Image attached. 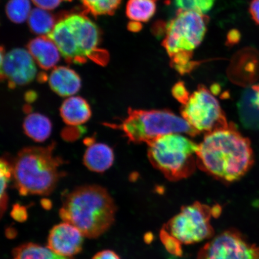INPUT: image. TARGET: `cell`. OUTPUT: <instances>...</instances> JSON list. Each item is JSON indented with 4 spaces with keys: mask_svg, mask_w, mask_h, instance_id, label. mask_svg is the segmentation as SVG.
<instances>
[{
    "mask_svg": "<svg viewBox=\"0 0 259 259\" xmlns=\"http://www.w3.org/2000/svg\"><path fill=\"white\" fill-rule=\"evenodd\" d=\"M197 167L226 184L240 180L254 163L250 139L232 122L228 127L207 133L196 153Z\"/></svg>",
    "mask_w": 259,
    "mask_h": 259,
    "instance_id": "6da1fadb",
    "label": "cell"
},
{
    "mask_svg": "<svg viewBox=\"0 0 259 259\" xmlns=\"http://www.w3.org/2000/svg\"><path fill=\"white\" fill-rule=\"evenodd\" d=\"M116 206L111 194L99 185H85L67 194L59 211L60 218L79 230L84 237L95 239L115 222Z\"/></svg>",
    "mask_w": 259,
    "mask_h": 259,
    "instance_id": "7a4b0ae2",
    "label": "cell"
},
{
    "mask_svg": "<svg viewBox=\"0 0 259 259\" xmlns=\"http://www.w3.org/2000/svg\"><path fill=\"white\" fill-rule=\"evenodd\" d=\"M48 36L57 45L66 62L83 64L89 60L105 66L108 52L100 48L101 32L87 16L72 14L58 20Z\"/></svg>",
    "mask_w": 259,
    "mask_h": 259,
    "instance_id": "3957f363",
    "label": "cell"
},
{
    "mask_svg": "<svg viewBox=\"0 0 259 259\" xmlns=\"http://www.w3.org/2000/svg\"><path fill=\"white\" fill-rule=\"evenodd\" d=\"M54 142L47 147H28L22 149L13 166L14 186L22 196L50 195L64 176L60 170L64 163L56 156Z\"/></svg>",
    "mask_w": 259,
    "mask_h": 259,
    "instance_id": "277c9868",
    "label": "cell"
},
{
    "mask_svg": "<svg viewBox=\"0 0 259 259\" xmlns=\"http://www.w3.org/2000/svg\"><path fill=\"white\" fill-rule=\"evenodd\" d=\"M209 21L201 13L178 9L166 24L162 45L170 58V64L181 74L189 73L197 65L192 61L193 51L202 43Z\"/></svg>",
    "mask_w": 259,
    "mask_h": 259,
    "instance_id": "5b68a950",
    "label": "cell"
},
{
    "mask_svg": "<svg viewBox=\"0 0 259 259\" xmlns=\"http://www.w3.org/2000/svg\"><path fill=\"white\" fill-rule=\"evenodd\" d=\"M222 207L213 206L195 202L184 206L180 212L162 228L160 239L168 252L181 256L182 246L195 244L212 238L214 235L210 219L221 214Z\"/></svg>",
    "mask_w": 259,
    "mask_h": 259,
    "instance_id": "8992f818",
    "label": "cell"
},
{
    "mask_svg": "<svg viewBox=\"0 0 259 259\" xmlns=\"http://www.w3.org/2000/svg\"><path fill=\"white\" fill-rule=\"evenodd\" d=\"M147 145L149 161L168 180L186 179L195 171L199 145L189 138L171 134L155 138Z\"/></svg>",
    "mask_w": 259,
    "mask_h": 259,
    "instance_id": "52a82bcc",
    "label": "cell"
},
{
    "mask_svg": "<svg viewBox=\"0 0 259 259\" xmlns=\"http://www.w3.org/2000/svg\"><path fill=\"white\" fill-rule=\"evenodd\" d=\"M121 130L130 142L148 144L161 136L185 134L191 137L200 134L183 118L168 110H142L129 108L128 116L119 124H106Z\"/></svg>",
    "mask_w": 259,
    "mask_h": 259,
    "instance_id": "ba28073f",
    "label": "cell"
},
{
    "mask_svg": "<svg viewBox=\"0 0 259 259\" xmlns=\"http://www.w3.org/2000/svg\"><path fill=\"white\" fill-rule=\"evenodd\" d=\"M183 118L200 134L228 127L230 123L218 100L203 85L190 96L181 110Z\"/></svg>",
    "mask_w": 259,
    "mask_h": 259,
    "instance_id": "9c48e42d",
    "label": "cell"
},
{
    "mask_svg": "<svg viewBox=\"0 0 259 259\" xmlns=\"http://www.w3.org/2000/svg\"><path fill=\"white\" fill-rule=\"evenodd\" d=\"M197 259H259V245L251 244L237 230L230 229L207 242Z\"/></svg>",
    "mask_w": 259,
    "mask_h": 259,
    "instance_id": "30bf717a",
    "label": "cell"
},
{
    "mask_svg": "<svg viewBox=\"0 0 259 259\" xmlns=\"http://www.w3.org/2000/svg\"><path fill=\"white\" fill-rule=\"evenodd\" d=\"M35 61L30 52L16 48L5 54L1 48V79L8 81L10 89L27 85L36 76Z\"/></svg>",
    "mask_w": 259,
    "mask_h": 259,
    "instance_id": "8fae6325",
    "label": "cell"
},
{
    "mask_svg": "<svg viewBox=\"0 0 259 259\" xmlns=\"http://www.w3.org/2000/svg\"><path fill=\"white\" fill-rule=\"evenodd\" d=\"M83 238L78 229L64 222L51 230L47 247L62 256L72 257L82 251Z\"/></svg>",
    "mask_w": 259,
    "mask_h": 259,
    "instance_id": "7c38bea8",
    "label": "cell"
},
{
    "mask_svg": "<svg viewBox=\"0 0 259 259\" xmlns=\"http://www.w3.org/2000/svg\"><path fill=\"white\" fill-rule=\"evenodd\" d=\"M28 51L41 69L48 70L56 66L60 60V52L48 35H40L29 42Z\"/></svg>",
    "mask_w": 259,
    "mask_h": 259,
    "instance_id": "4fadbf2b",
    "label": "cell"
},
{
    "mask_svg": "<svg viewBox=\"0 0 259 259\" xmlns=\"http://www.w3.org/2000/svg\"><path fill=\"white\" fill-rule=\"evenodd\" d=\"M52 90L61 97L75 95L81 88V79L75 71L65 66L55 67L49 77Z\"/></svg>",
    "mask_w": 259,
    "mask_h": 259,
    "instance_id": "5bb4252c",
    "label": "cell"
},
{
    "mask_svg": "<svg viewBox=\"0 0 259 259\" xmlns=\"http://www.w3.org/2000/svg\"><path fill=\"white\" fill-rule=\"evenodd\" d=\"M114 158V153L109 146L91 141L83 155V163L90 170L103 173L112 166Z\"/></svg>",
    "mask_w": 259,
    "mask_h": 259,
    "instance_id": "9a60e30c",
    "label": "cell"
},
{
    "mask_svg": "<svg viewBox=\"0 0 259 259\" xmlns=\"http://www.w3.org/2000/svg\"><path fill=\"white\" fill-rule=\"evenodd\" d=\"M92 114L89 103L79 96L67 99L60 108L61 118L66 124L70 126L85 124L89 120Z\"/></svg>",
    "mask_w": 259,
    "mask_h": 259,
    "instance_id": "2e32d148",
    "label": "cell"
},
{
    "mask_svg": "<svg viewBox=\"0 0 259 259\" xmlns=\"http://www.w3.org/2000/svg\"><path fill=\"white\" fill-rule=\"evenodd\" d=\"M23 128L29 138L37 142H43L51 136L52 123L47 116L32 113L25 118Z\"/></svg>",
    "mask_w": 259,
    "mask_h": 259,
    "instance_id": "e0dca14e",
    "label": "cell"
},
{
    "mask_svg": "<svg viewBox=\"0 0 259 259\" xmlns=\"http://www.w3.org/2000/svg\"><path fill=\"white\" fill-rule=\"evenodd\" d=\"M12 259H72L62 256L47 247L28 242L15 248L12 251Z\"/></svg>",
    "mask_w": 259,
    "mask_h": 259,
    "instance_id": "ac0fdd59",
    "label": "cell"
},
{
    "mask_svg": "<svg viewBox=\"0 0 259 259\" xmlns=\"http://www.w3.org/2000/svg\"><path fill=\"white\" fill-rule=\"evenodd\" d=\"M157 0H128L126 15L131 21L146 22L153 17L156 12Z\"/></svg>",
    "mask_w": 259,
    "mask_h": 259,
    "instance_id": "d6986e66",
    "label": "cell"
},
{
    "mask_svg": "<svg viewBox=\"0 0 259 259\" xmlns=\"http://www.w3.org/2000/svg\"><path fill=\"white\" fill-rule=\"evenodd\" d=\"M49 11L36 8L32 9L28 19L29 28L33 33L46 35L53 30L56 21Z\"/></svg>",
    "mask_w": 259,
    "mask_h": 259,
    "instance_id": "ffe728a7",
    "label": "cell"
},
{
    "mask_svg": "<svg viewBox=\"0 0 259 259\" xmlns=\"http://www.w3.org/2000/svg\"><path fill=\"white\" fill-rule=\"evenodd\" d=\"M86 11L93 16L112 15L120 6L122 0H80Z\"/></svg>",
    "mask_w": 259,
    "mask_h": 259,
    "instance_id": "44dd1931",
    "label": "cell"
},
{
    "mask_svg": "<svg viewBox=\"0 0 259 259\" xmlns=\"http://www.w3.org/2000/svg\"><path fill=\"white\" fill-rule=\"evenodd\" d=\"M31 11L30 0H9L6 7L8 18L15 24L28 20Z\"/></svg>",
    "mask_w": 259,
    "mask_h": 259,
    "instance_id": "7402d4cb",
    "label": "cell"
},
{
    "mask_svg": "<svg viewBox=\"0 0 259 259\" xmlns=\"http://www.w3.org/2000/svg\"><path fill=\"white\" fill-rule=\"evenodd\" d=\"M1 172V199H0V212L1 218L8 209L9 197L7 193L8 184L13 176L12 164L10 163L7 158L2 157L0 163Z\"/></svg>",
    "mask_w": 259,
    "mask_h": 259,
    "instance_id": "603a6c76",
    "label": "cell"
},
{
    "mask_svg": "<svg viewBox=\"0 0 259 259\" xmlns=\"http://www.w3.org/2000/svg\"><path fill=\"white\" fill-rule=\"evenodd\" d=\"M215 2V0H174V4L179 9L205 14L211 10Z\"/></svg>",
    "mask_w": 259,
    "mask_h": 259,
    "instance_id": "cb8c5ba5",
    "label": "cell"
},
{
    "mask_svg": "<svg viewBox=\"0 0 259 259\" xmlns=\"http://www.w3.org/2000/svg\"><path fill=\"white\" fill-rule=\"evenodd\" d=\"M172 94L175 98L183 105L185 104L190 96L186 86L182 82H178L173 87Z\"/></svg>",
    "mask_w": 259,
    "mask_h": 259,
    "instance_id": "d4e9b609",
    "label": "cell"
},
{
    "mask_svg": "<svg viewBox=\"0 0 259 259\" xmlns=\"http://www.w3.org/2000/svg\"><path fill=\"white\" fill-rule=\"evenodd\" d=\"M37 8L52 11L56 9L63 2H70L72 0H31Z\"/></svg>",
    "mask_w": 259,
    "mask_h": 259,
    "instance_id": "484cf974",
    "label": "cell"
},
{
    "mask_svg": "<svg viewBox=\"0 0 259 259\" xmlns=\"http://www.w3.org/2000/svg\"><path fill=\"white\" fill-rule=\"evenodd\" d=\"M11 215L15 221L18 222H24L28 219L27 209L24 206H22L19 203L15 204L13 206Z\"/></svg>",
    "mask_w": 259,
    "mask_h": 259,
    "instance_id": "4316f807",
    "label": "cell"
},
{
    "mask_svg": "<svg viewBox=\"0 0 259 259\" xmlns=\"http://www.w3.org/2000/svg\"><path fill=\"white\" fill-rule=\"evenodd\" d=\"M249 12L255 23L259 25V0H252Z\"/></svg>",
    "mask_w": 259,
    "mask_h": 259,
    "instance_id": "83f0119b",
    "label": "cell"
},
{
    "mask_svg": "<svg viewBox=\"0 0 259 259\" xmlns=\"http://www.w3.org/2000/svg\"><path fill=\"white\" fill-rule=\"evenodd\" d=\"M92 259H121L115 251L105 250L97 252Z\"/></svg>",
    "mask_w": 259,
    "mask_h": 259,
    "instance_id": "f1b7e54d",
    "label": "cell"
},
{
    "mask_svg": "<svg viewBox=\"0 0 259 259\" xmlns=\"http://www.w3.org/2000/svg\"><path fill=\"white\" fill-rule=\"evenodd\" d=\"M240 38L241 34L239 31L233 30L229 32L228 36L229 44L231 45L238 44L239 40H240Z\"/></svg>",
    "mask_w": 259,
    "mask_h": 259,
    "instance_id": "f546056e",
    "label": "cell"
},
{
    "mask_svg": "<svg viewBox=\"0 0 259 259\" xmlns=\"http://www.w3.org/2000/svg\"><path fill=\"white\" fill-rule=\"evenodd\" d=\"M127 27L131 31L139 32L142 28V25L140 22L131 21L129 22Z\"/></svg>",
    "mask_w": 259,
    "mask_h": 259,
    "instance_id": "4dcf8cb0",
    "label": "cell"
},
{
    "mask_svg": "<svg viewBox=\"0 0 259 259\" xmlns=\"http://www.w3.org/2000/svg\"><path fill=\"white\" fill-rule=\"evenodd\" d=\"M41 205L44 209L47 210L50 209L53 206V203H52L51 200L45 198L41 199Z\"/></svg>",
    "mask_w": 259,
    "mask_h": 259,
    "instance_id": "1f68e13d",
    "label": "cell"
}]
</instances>
